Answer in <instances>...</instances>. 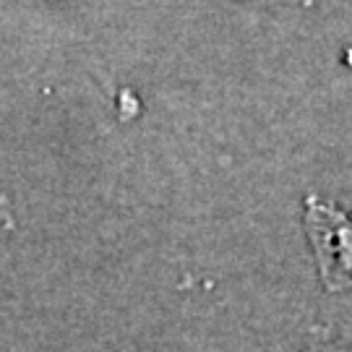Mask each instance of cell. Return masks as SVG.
Listing matches in <instances>:
<instances>
[{
	"label": "cell",
	"mask_w": 352,
	"mask_h": 352,
	"mask_svg": "<svg viewBox=\"0 0 352 352\" xmlns=\"http://www.w3.org/2000/svg\"><path fill=\"white\" fill-rule=\"evenodd\" d=\"M302 232L327 292L352 289V209L324 196H305Z\"/></svg>",
	"instance_id": "1"
},
{
	"label": "cell",
	"mask_w": 352,
	"mask_h": 352,
	"mask_svg": "<svg viewBox=\"0 0 352 352\" xmlns=\"http://www.w3.org/2000/svg\"><path fill=\"white\" fill-rule=\"evenodd\" d=\"M302 352H352V324H327L316 327Z\"/></svg>",
	"instance_id": "2"
}]
</instances>
